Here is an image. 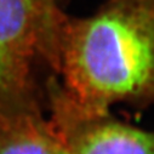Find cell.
I'll return each instance as SVG.
<instances>
[{
	"label": "cell",
	"instance_id": "1",
	"mask_svg": "<svg viewBox=\"0 0 154 154\" xmlns=\"http://www.w3.org/2000/svg\"><path fill=\"white\" fill-rule=\"evenodd\" d=\"M66 101L84 115L154 101V0H108L92 16L63 17L50 61Z\"/></svg>",
	"mask_w": 154,
	"mask_h": 154
},
{
	"label": "cell",
	"instance_id": "2",
	"mask_svg": "<svg viewBox=\"0 0 154 154\" xmlns=\"http://www.w3.org/2000/svg\"><path fill=\"white\" fill-rule=\"evenodd\" d=\"M58 26L46 21L29 0H0V91L27 89L36 55L51 60Z\"/></svg>",
	"mask_w": 154,
	"mask_h": 154
},
{
	"label": "cell",
	"instance_id": "3",
	"mask_svg": "<svg viewBox=\"0 0 154 154\" xmlns=\"http://www.w3.org/2000/svg\"><path fill=\"white\" fill-rule=\"evenodd\" d=\"M51 101V122L68 154H154V132L115 122L107 114L84 115L58 89Z\"/></svg>",
	"mask_w": 154,
	"mask_h": 154
},
{
	"label": "cell",
	"instance_id": "4",
	"mask_svg": "<svg viewBox=\"0 0 154 154\" xmlns=\"http://www.w3.org/2000/svg\"><path fill=\"white\" fill-rule=\"evenodd\" d=\"M0 154H68L52 122L32 115L9 119L0 126Z\"/></svg>",
	"mask_w": 154,
	"mask_h": 154
},
{
	"label": "cell",
	"instance_id": "5",
	"mask_svg": "<svg viewBox=\"0 0 154 154\" xmlns=\"http://www.w3.org/2000/svg\"><path fill=\"white\" fill-rule=\"evenodd\" d=\"M29 2L39 11V14L51 24L57 26L61 22L63 15L57 11L56 6L54 5V0H29Z\"/></svg>",
	"mask_w": 154,
	"mask_h": 154
}]
</instances>
